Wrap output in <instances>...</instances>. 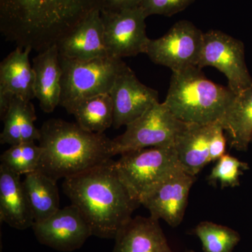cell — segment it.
I'll return each instance as SVG.
<instances>
[{
  "label": "cell",
  "mask_w": 252,
  "mask_h": 252,
  "mask_svg": "<svg viewBox=\"0 0 252 252\" xmlns=\"http://www.w3.org/2000/svg\"><path fill=\"white\" fill-rule=\"evenodd\" d=\"M195 0H143L140 7L147 17L152 15L171 16L184 11Z\"/></svg>",
  "instance_id": "cell-27"
},
{
  "label": "cell",
  "mask_w": 252,
  "mask_h": 252,
  "mask_svg": "<svg viewBox=\"0 0 252 252\" xmlns=\"http://www.w3.org/2000/svg\"><path fill=\"white\" fill-rule=\"evenodd\" d=\"M104 37L109 56L117 59L146 54L149 39L147 16L139 7L119 12H101Z\"/></svg>",
  "instance_id": "cell-10"
},
{
  "label": "cell",
  "mask_w": 252,
  "mask_h": 252,
  "mask_svg": "<svg viewBox=\"0 0 252 252\" xmlns=\"http://www.w3.org/2000/svg\"><path fill=\"white\" fill-rule=\"evenodd\" d=\"M63 69L61 103L69 114L82 99L109 94L126 63L117 58L79 61L60 57Z\"/></svg>",
  "instance_id": "cell-6"
},
{
  "label": "cell",
  "mask_w": 252,
  "mask_h": 252,
  "mask_svg": "<svg viewBox=\"0 0 252 252\" xmlns=\"http://www.w3.org/2000/svg\"><path fill=\"white\" fill-rule=\"evenodd\" d=\"M113 252H175L169 246L158 220L132 218L116 236Z\"/></svg>",
  "instance_id": "cell-18"
},
{
  "label": "cell",
  "mask_w": 252,
  "mask_h": 252,
  "mask_svg": "<svg viewBox=\"0 0 252 252\" xmlns=\"http://www.w3.org/2000/svg\"><path fill=\"white\" fill-rule=\"evenodd\" d=\"M23 184L34 222L45 220L59 210V189L52 179L36 170L26 175Z\"/></svg>",
  "instance_id": "cell-22"
},
{
  "label": "cell",
  "mask_w": 252,
  "mask_h": 252,
  "mask_svg": "<svg viewBox=\"0 0 252 252\" xmlns=\"http://www.w3.org/2000/svg\"><path fill=\"white\" fill-rule=\"evenodd\" d=\"M63 189L97 238L115 239L141 205L126 188L112 159L64 179Z\"/></svg>",
  "instance_id": "cell-2"
},
{
  "label": "cell",
  "mask_w": 252,
  "mask_h": 252,
  "mask_svg": "<svg viewBox=\"0 0 252 252\" xmlns=\"http://www.w3.org/2000/svg\"><path fill=\"white\" fill-rule=\"evenodd\" d=\"M70 114L81 128L94 133H104L114 124V104L109 94L82 99Z\"/></svg>",
  "instance_id": "cell-23"
},
{
  "label": "cell",
  "mask_w": 252,
  "mask_h": 252,
  "mask_svg": "<svg viewBox=\"0 0 252 252\" xmlns=\"http://www.w3.org/2000/svg\"><path fill=\"white\" fill-rule=\"evenodd\" d=\"M186 125V123L181 122L173 115L163 102H157L126 126L122 135L112 140V156L174 144L177 135Z\"/></svg>",
  "instance_id": "cell-7"
},
{
  "label": "cell",
  "mask_w": 252,
  "mask_h": 252,
  "mask_svg": "<svg viewBox=\"0 0 252 252\" xmlns=\"http://www.w3.org/2000/svg\"><path fill=\"white\" fill-rule=\"evenodd\" d=\"M248 169L247 162L225 154L217 160L207 180L210 183L220 182L221 188H233L240 185V176L243 175L244 170Z\"/></svg>",
  "instance_id": "cell-26"
},
{
  "label": "cell",
  "mask_w": 252,
  "mask_h": 252,
  "mask_svg": "<svg viewBox=\"0 0 252 252\" xmlns=\"http://www.w3.org/2000/svg\"><path fill=\"white\" fill-rule=\"evenodd\" d=\"M36 120L35 109L31 101L14 97L1 119L4 127L0 135V142L11 146L21 142L39 141L40 129L34 126Z\"/></svg>",
  "instance_id": "cell-21"
},
{
  "label": "cell",
  "mask_w": 252,
  "mask_h": 252,
  "mask_svg": "<svg viewBox=\"0 0 252 252\" xmlns=\"http://www.w3.org/2000/svg\"><path fill=\"white\" fill-rule=\"evenodd\" d=\"M220 122L230 148L247 152L252 138V84L235 94Z\"/></svg>",
  "instance_id": "cell-20"
},
{
  "label": "cell",
  "mask_w": 252,
  "mask_h": 252,
  "mask_svg": "<svg viewBox=\"0 0 252 252\" xmlns=\"http://www.w3.org/2000/svg\"><path fill=\"white\" fill-rule=\"evenodd\" d=\"M251 144H252V140H251Z\"/></svg>",
  "instance_id": "cell-31"
},
{
  "label": "cell",
  "mask_w": 252,
  "mask_h": 252,
  "mask_svg": "<svg viewBox=\"0 0 252 252\" xmlns=\"http://www.w3.org/2000/svg\"><path fill=\"white\" fill-rule=\"evenodd\" d=\"M132 198L141 204L149 193L181 166L175 144L131 151L115 161Z\"/></svg>",
  "instance_id": "cell-5"
},
{
  "label": "cell",
  "mask_w": 252,
  "mask_h": 252,
  "mask_svg": "<svg viewBox=\"0 0 252 252\" xmlns=\"http://www.w3.org/2000/svg\"><path fill=\"white\" fill-rule=\"evenodd\" d=\"M32 228L39 243L63 252L79 250L93 235L90 225L72 204L45 220L34 222Z\"/></svg>",
  "instance_id": "cell-11"
},
{
  "label": "cell",
  "mask_w": 252,
  "mask_h": 252,
  "mask_svg": "<svg viewBox=\"0 0 252 252\" xmlns=\"http://www.w3.org/2000/svg\"><path fill=\"white\" fill-rule=\"evenodd\" d=\"M34 94L43 112L52 113L61 103L63 69L57 44L38 53L32 60Z\"/></svg>",
  "instance_id": "cell-17"
},
{
  "label": "cell",
  "mask_w": 252,
  "mask_h": 252,
  "mask_svg": "<svg viewBox=\"0 0 252 252\" xmlns=\"http://www.w3.org/2000/svg\"><path fill=\"white\" fill-rule=\"evenodd\" d=\"M218 122L212 124H187L176 138L175 147L181 166L196 176L210 163V144Z\"/></svg>",
  "instance_id": "cell-19"
},
{
  "label": "cell",
  "mask_w": 252,
  "mask_h": 252,
  "mask_svg": "<svg viewBox=\"0 0 252 252\" xmlns=\"http://www.w3.org/2000/svg\"><path fill=\"white\" fill-rule=\"evenodd\" d=\"M60 57L91 61L109 56L100 10H94L57 43Z\"/></svg>",
  "instance_id": "cell-15"
},
{
  "label": "cell",
  "mask_w": 252,
  "mask_h": 252,
  "mask_svg": "<svg viewBox=\"0 0 252 252\" xmlns=\"http://www.w3.org/2000/svg\"><path fill=\"white\" fill-rule=\"evenodd\" d=\"M193 233L201 241L203 252H233L240 241L238 232L213 222H200Z\"/></svg>",
  "instance_id": "cell-24"
},
{
  "label": "cell",
  "mask_w": 252,
  "mask_h": 252,
  "mask_svg": "<svg viewBox=\"0 0 252 252\" xmlns=\"http://www.w3.org/2000/svg\"><path fill=\"white\" fill-rule=\"evenodd\" d=\"M213 67L223 73L230 90L235 94L248 89L252 78L245 62V46L241 41L220 31H210L203 34V46L200 69Z\"/></svg>",
  "instance_id": "cell-9"
},
{
  "label": "cell",
  "mask_w": 252,
  "mask_h": 252,
  "mask_svg": "<svg viewBox=\"0 0 252 252\" xmlns=\"http://www.w3.org/2000/svg\"><path fill=\"white\" fill-rule=\"evenodd\" d=\"M229 88L207 79L198 67L172 72L163 103L177 119L204 125L220 122L234 98Z\"/></svg>",
  "instance_id": "cell-4"
},
{
  "label": "cell",
  "mask_w": 252,
  "mask_h": 252,
  "mask_svg": "<svg viewBox=\"0 0 252 252\" xmlns=\"http://www.w3.org/2000/svg\"><path fill=\"white\" fill-rule=\"evenodd\" d=\"M0 220L17 230L32 228V211L21 175L0 165Z\"/></svg>",
  "instance_id": "cell-16"
},
{
  "label": "cell",
  "mask_w": 252,
  "mask_h": 252,
  "mask_svg": "<svg viewBox=\"0 0 252 252\" xmlns=\"http://www.w3.org/2000/svg\"><path fill=\"white\" fill-rule=\"evenodd\" d=\"M109 94L116 129L128 126L159 102L158 91L142 84L126 64L118 74Z\"/></svg>",
  "instance_id": "cell-12"
},
{
  "label": "cell",
  "mask_w": 252,
  "mask_h": 252,
  "mask_svg": "<svg viewBox=\"0 0 252 252\" xmlns=\"http://www.w3.org/2000/svg\"><path fill=\"white\" fill-rule=\"evenodd\" d=\"M196 177L182 167L161 182L141 202L150 212V217L165 220L177 227L184 220L190 189Z\"/></svg>",
  "instance_id": "cell-13"
},
{
  "label": "cell",
  "mask_w": 252,
  "mask_h": 252,
  "mask_svg": "<svg viewBox=\"0 0 252 252\" xmlns=\"http://www.w3.org/2000/svg\"><path fill=\"white\" fill-rule=\"evenodd\" d=\"M227 140L225 137L224 130L218 122L212 136L210 148V162L217 161L222 156L224 155Z\"/></svg>",
  "instance_id": "cell-28"
},
{
  "label": "cell",
  "mask_w": 252,
  "mask_h": 252,
  "mask_svg": "<svg viewBox=\"0 0 252 252\" xmlns=\"http://www.w3.org/2000/svg\"><path fill=\"white\" fill-rule=\"evenodd\" d=\"M195 252L190 251V250H189V251H187V252Z\"/></svg>",
  "instance_id": "cell-30"
},
{
  "label": "cell",
  "mask_w": 252,
  "mask_h": 252,
  "mask_svg": "<svg viewBox=\"0 0 252 252\" xmlns=\"http://www.w3.org/2000/svg\"><path fill=\"white\" fill-rule=\"evenodd\" d=\"M42 149L38 170L55 182L78 175L110 160L112 140L77 124L53 119L40 128Z\"/></svg>",
  "instance_id": "cell-3"
},
{
  "label": "cell",
  "mask_w": 252,
  "mask_h": 252,
  "mask_svg": "<svg viewBox=\"0 0 252 252\" xmlns=\"http://www.w3.org/2000/svg\"><path fill=\"white\" fill-rule=\"evenodd\" d=\"M42 149L34 142L10 146L1 156V164L19 175L36 171L40 162Z\"/></svg>",
  "instance_id": "cell-25"
},
{
  "label": "cell",
  "mask_w": 252,
  "mask_h": 252,
  "mask_svg": "<svg viewBox=\"0 0 252 252\" xmlns=\"http://www.w3.org/2000/svg\"><path fill=\"white\" fill-rule=\"evenodd\" d=\"M31 48L16 47L0 63V117L4 118L14 97L31 101L34 94V72Z\"/></svg>",
  "instance_id": "cell-14"
},
{
  "label": "cell",
  "mask_w": 252,
  "mask_h": 252,
  "mask_svg": "<svg viewBox=\"0 0 252 252\" xmlns=\"http://www.w3.org/2000/svg\"><path fill=\"white\" fill-rule=\"evenodd\" d=\"M97 9L99 0H0V31L16 47L39 53Z\"/></svg>",
  "instance_id": "cell-1"
},
{
  "label": "cell",
  "mask_w": 252,
  "mask_h": 252,
  "mask_svg": "<svg viewBox=\"0 0 252 252\" xmlns=\"http://www.w3.org/2000/svg\"><path fill=\"white\" fill-rule=\"evenodd\" d=\"M203 34L190 21H178L161 37L150 39L145 54L152 62L170 68L172 72L198 67Z\"/></svg>",
  "instance_id": "cell-8"
},
{
  "label": "cell",
  "mask_w": 252,
  "mask_h": 252,
  "mask_svg": "<svg viewBox=\"0 0 252 252\" xmlns=\"http://www.w3.org/2000/svg\"><path fill=\"white\" fill-rule=\"evenodd\" d=\"M143 0H99L100 12H119L139 7Z\"/></svg>",
  "instance_id": "cell-29"
}]
</instances>
